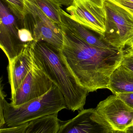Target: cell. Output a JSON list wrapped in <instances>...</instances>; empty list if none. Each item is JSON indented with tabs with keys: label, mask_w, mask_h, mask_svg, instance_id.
Listing matches in <instances>:
<instances>
[{
	"label": "cell",
	"mask_w": 133,
	"mask_h": 133,
	"mask_svg": "<svg viewBox=\"0 0 133 133\" xmlns=\"http://www.w3.org/2000/svg\"><path fill=\"white\" fill-rule=\"evenodd\" d=\"M61 53L80 84L89 92L107 88L110 77L121 64L124 52L90 45L61 24Z\"/></svg>",
	"instance_id": "obj_1"
},
{
	"label": "cell",
	"mask_w": 133,
	"mask_h": 133,
	"mask_svg": "<svg viewBox=\"0 0 133 133\" xmlns=\"http://www.w3.org/2000/svg\"><path fill=\"white\" fill-rule=\"evenodd\" d=\"M33 47L38 64L62 93L67 109L73 112L84 109L90 92L75 76L61 50L45 42H35Z\"/></svg>",
	"instance_id": "obj_2"
},
{
	"label": "cell",
	"mask_w": 133,
	"mask_h": 133,
	"mask_svg": "<svg viewBox=\"0 0 133 133\" xmlns=\"http://www.w3.org/2000/svg\"><path fill=\"white\" fill-rule=\"evenodd\" d=\"M1 85L0 129L18 126L67 109L63 95L57 85L43 96L17 106L6 101L1 83Z\"/></svg>",
	"instance_id": "obj_3"
},
{
	"label": "cell",
	"mask_w": 133,
	"mask_h": 133,
	"mask_svg": "<svg viewBox=\"0 0 133 133\" xmlns=\"http://www.w3.org/2000/svg\"><path fill=\"white\" fill-rule=\"evenodd\" d=\"M105 8L104 39L115 47L123 50L133 36V16L111 0H105Z\"/></svg>",
	"instance_id": "obj_4"
},
{
	"label": "cell",
	"mask_w": 133,
	"mask_h": 133,
	"mask_svg": "<svg viewBox=\"0 0 133 133\" xmlns=\"http://www.w3.org/2000/svg\"><path fill=\"white\" fill-rule=\"evenodd\" d=\"M27 13L23 22L36 42H45L61 50L63 37L61 26L51 20L30 0H24Z\"/></svg>",
	"instance_id": "obj_5"
},
{
	"label": "cell",
	"mask_w": 133,
	"mask_h": 133,
	"mask_svg": "<svg viewBox=\"0 0 133 133\" xmlns=\"http://www.w3.org/2000/svg\"><path fill=\"white\" fill-rule=\"evenodd\" d=\"M56 86L39 64L35 57L34 66L11 95L10 103L15 106L22 104L43 96Z\"/></svg>",
	"instance_id": "obj_6"
},
{
	"label": "cell",
	"mask_w": 133,
	"mask_h": 133,
	"mask_svg": "<svg viewBox=\"0 0 133 133\" xmlns=\"http://www.w3.org/2000/svg\"><path fill=\"white\" fill-rule=\"evenodd\" d=\"M105 0H73L66 11L73 20L103 35L105 30Z\"/></svg>",
	"instance_id": "obj_7"
},
{
	"label": "cell",
	"mask_w": 133,
	"mask_h": 133,
	"mask_svg": "<svg viewBox=\"0 0 133 133\" xmlns=\"http://www.w3.org/2000/svg\"><path fill=\"white\" fill-rule=\"evenodd\" d=\"M23 28L4 3L0 2V47L5 54L9 63L19 55L26 46L20 41L19 30Z\"/></svg>",
	"instance_id": "obj_8"
},
{
	"label": "cell",
	"mask_w": 133,
	"mask_h": 133,
	"mask_svg": "<svg viewBox=\"0 0 133 133\" xmlns=\"http://www.w3.org/2000/svg\"><path fill=\"white\" fill-rule=\"evenodd\" d=\"M95 109H83L75 118L60 122L57 133H115Z\"/></svg>",
	"instance_id": "obj_9"
},
{
	"label": "cell",
	"mask_w": 133,
	"mask_h": 133,
	"mask_svg": "<svg viewBox=\"0 0 133 133\" xmlns=\"http://www.w3.org/2000/svg\"><path fill=\"white\" fill-rule=\"evenodd\" d=\"M95 109L116 131L125 132L133 125V109L116 95L99 102Z\"/></svg>",
	"instance_id": "obj_10"
},
{
	"label": "cell",
	"mask_w": 133,
	"mask_h": 133,
	"mask_svg": "<svg viewBox=\"0 0 133 133\" xmlns=\"http://www.w3.org/2000/svg\"><path fill=\"white\" fill-rule=\"evenodd\" d=\"M35 42L27 44L21 54L11 62L9 63L8 75L11 95L15 93L35 64V55L33 47Z\"/></svg>",
	"instance_id": "obj_11"
},
{
	"label": "cell",
	"mask_w": 133,
	"mask_h": 133,
	"mask_svg": "<svg viewBox=\"0 0 133 133\" xmlns=\"http://www.w3.org/2000/svg\"><path fill=\"white\" fill-rule=\"evenodd\" d=\"M60 14L61 24L90 45L105 49L117 48L107 42L104 39L102 34L92 30L73 20L70 15L62 9Z\"/></svg>",
	"instance_id": "obj_12"
},
{
	"label": "cell",
	"mask_w": 133,
	"mask_h": 133,
	"mask_svg": "<svg viewBox=\"0 0 133 133\" xmlns=\"http://www.w3.org/2000/svg\"><path fill=\"white\" fill-rule=\"evenodd\" d=\"M107 89L114 95L133 93V73L121 64L111 75Z\"/></svg>",
	"instance_id": "obj_13"
},
{
	"label": "cell",
	"mask_w": 133,
	"mask_h": 133,
	"mask_svg": "<svg viewBox=\"0 0 133 133\" xmlns=\"http://www.w3.org/2000/svg\"><path fill=\"white\" fill-rule=\"evenodd\" d=\"M58 115L47 116L30 122L25 133H57L61 122Z\"/></svg>",
	"instance_id": "obj_14"
},
{
	"label": "cell",
	"mask_w": 133,
	"mask_h": 133,
	"mask_svg": "<svg viewBox=\"0 0 133 133\" xmlns=\"http://www.w3.org/2000/svg\"><path fill=\"white\" fill-rule=\"evenodd\" d=\"M48 18L57 25L61 26V6L54 0H30Z\"/></svg>",
	"instance_id": "obj_15"
},
{
	"label": "cell",
	"mask_w": 133,
	"mask_h": 133,
	"mask_svg": "<svg viewBox=\"0 0 133 133\" xmlns=\"http://www.w3.org/2000/svg\"><path fill=\"white\" fill-rule=\"evenodd\" d=\"M8 8L19 21L23 23L27 13L24 0H3Z\"/></svg>",
	"instance_id": "obj_16"
},
{
	"label": "cell",
	"mask_w": 133,
	"mask_h": 133,
	"mask_svg": "<svg viewBox=\"0 0 133 133\" xmlns=\"http://www.w3.org/2000/svg\"><path fill=\"white\" fill-rule=\"evenodd\" d=\"M19 36L21 42L25 45L35 42L31 32L25 28L19 30Z\"/></svg>",
	"instance_id": "obj_17"
},
{
	"label": "cell",
	"mask_w": 133,
	"mask_h": 133,
	"mask_svg": "<svg viewBox=\"0 0 133 133\" xmlns=\"http://www.w3.org/2000/svg\"><path fill=\"white\" fill-rule=\"evenodd\" d=\"M121 64L133 73V50L131 48L124 53Z\"/></svg>",
	"instance_id": "obj_18"
},
{
	"label": "cell",
	"mask_w": 133,
	"mask_h": 133,
	"mask_svg": "<svg viewBox=\"0 0 133 133\" xmlns=\"http://www.w3.org/2000/svg\"><path fill=\"white\" fill-rule=\"evenodd\" d=\"M29 123L14 127L0 129V133H25Z\"/></svg>",
	"instance_id": "obj_19"
},
{
	"label": "cell",
	"mask_w": 133,
	"mask_h": 133,
	"mask_svg": "<svg viewBox=\"0 0 133 133\" xmlns=\"http://www.w3.org/2000/svg\"><path fill=\"white\" fill-rule=\"evenodd\" d=\"M115 95L128 106L133 109V93L118 94Z\"/></svg>",
	"instance_id": "obj_20"
},
{
	"label": "cell",
	"mask_w": 133,
	"mask_h": 133,
	"mask_svg": "<svg viewBox=\"0 0 133 133\" xmlns=\"http://www.w3.org/2000/svg\"><path fill=\"white\" fill-rule=\"evenodd\" d=\"M125 9L133 16V3L125 0H111Z\"/></svg>",
	"instance_id": "obj_21"
},
{
	"label": "cell",
	"mask_w": 133,
	"mask_h": 133,
	"mask_svg": "<svg viewBox=\"0 0 133 133\" xmlns=\"http://www.w3.org/2000/svg\"><path fill=\"white\" fill-rule=\"evenodd\" d=\"M57 2L61 6H66L68 7L70 6L73 2V0H54Z\"/></svg>",
	"instance_id": "obj_22"
},
{
	"label": "cell",
	"mask_w": 133,
	"mask_h": 133,
	"mask_svg": "<svg viewBox=\"0 0 133 133\" xmlns=\"http://www.w3.org/2000/svg\"><path fill=\"white\" fill-rule=\"evenodd\" d=\"M132 45H133V36L127 42L126 44V45L129 46H130Z\"/></svg>",
	"instance_id": "obj_23"
},
{
	"label": "cell",
	"mask_w": 133,
	"mask_h": 133,
	"mask_svg": "<svg viewBox=\"0 0 133 133\" xmlns=\"http://www.w3.org/2000/svg\"><path fill=\"white\" fill-rule=\"evenodd\" d=\"M125 132L126 133H133V128L132 126L129 127Z\"/></svg>",
	"instance_id": "obj_24"
},
{
	"label": "cell",
	"mask_w": 133,
	"mask_h": 133,
	"mask_svg": "<svg viewBox=\"0 0 133 133\" xmlns=\"http://www.w3.org/2000/svg\"><path fill=\"white\" fill-rule=\"evenodd\" d=\"M115 133H126L125 132H122V131H116Z\"/></svg>",
	"instance_id": "obj_25"
},
{
	"label": "cell",
	"mask_w": 133,
	"mask_h": 133,
	"mask_svg": "<svg viewBox=\"0 0 133 133\" xmlns=\"http://www.w3.org/2000/svg\"><path fill=\"white\" fill-rule=\"evenodd\" d=\"M125 1H127L133 3V0H125Z\"/></svg>",
	"instance_id": "obj_26"
},
{
	"label": "cell",
	"mask_w": 133,
	"mask_h": 133,
	"mask_svg": "<svg viewBox=\"0 0 133 133\" xmlns=\"http://www.w3.org/2000/svg\"><path fill=\"white\" fill-rule=\"evenodd\" d=\"M130 48H131V49L133 50V45H132V46H130Z\"/></svg>",
	"instance_id": "obj_27"
},
{
	"label": "cell",
	"mask_w": 133,
	"mask_h": 133,
	"mask_svg": "<svg viewBox=\"0 0 133 133\" xmlns=\"http://www.w3.org/2000/svg\"><path fill=\"white\" fill-rule=\"evenodd\" d=\"M132 127L133 128V125L132 126Z\"/></svg>",
	"instance_id": "obj_28"
}]
</instances>
